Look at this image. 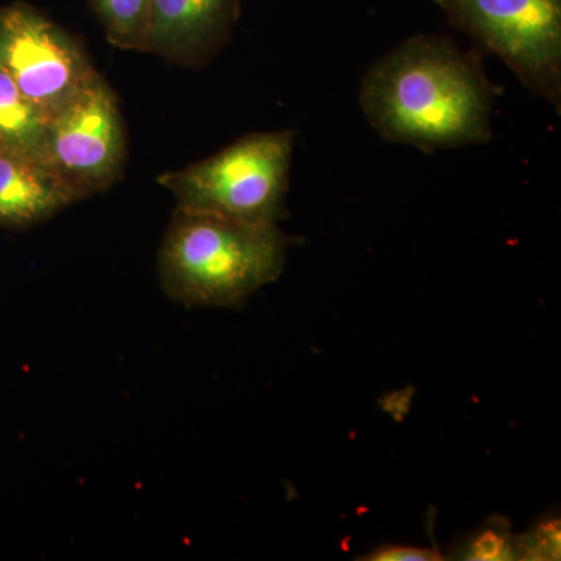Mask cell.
Returning a JSON list of instances; mask_svg holds the SVG:
<instances>
[{
	"mask_svg": "<svg viewBox=\"0 0 561 561\" xmlns=\"http://www.w3.org/2000/svg\"><path fill=\"white\" fill-rule=\"evenodd\" d=\"M496 95L481 51L416 35L367 70L359 102L383 139L434 151L490 142Z\"/></svg>",
	"mask_w": 561,
	"mask_h": 561,
	"instance_id": "obj_1",
	"label": "cell"
},
{
	"mask_svg": "<svg viewBox=\"0 0 561 561\" xmlns=\"http://www.w3.org/2000/svg\"><path fill=\"white\" fill-rule=\"evenodd\" d=\"M294 239L278 224L175 209L160 251L164 294L184 308H234L279 278Z\"/></svg>",
	"mask_w": 561,
	"mask_h": 561,
	"instance_id": "obj_2",
	"label": "cell"
},
{
	"mask_svg": "<svg viewBox=\"0 0 561 561\" xmlns=\"http://www.w3.org/2000/svg\"><path fill=\"white\" fill-rule=\"evenodd\" d=\"M294 147L291 130L249 133L157 181L175 197L179 209L245 224H279L287 216Z\"/></svg>",
	"mask_w": 561,
	"mask_h": 561,
	"instance_id": "obj_3",
	"label": "cell"
},
{
	"mask_svg": "<svg viewBox=\"0 0 561 561\" xmlns=\"http://www.w3.org/2000/svg\"><path fill=\"white\" fill-rule=\"evenodd\" d=\"M481 54L561 113V0H435Z\"/></svg>",
	"mask_w": 561,
	"mask_h": 561,
	"instance_id": "obj_4",
	"label": "cell"
},
{
	"mask_svg": "<svg viewBox=\"0 0 561 561\" xmlns=\"http://www.w3.org/2000/svg\"><path fill=\"white\" fill-rule=\"evenodd\" d=\"M36 160L80 201L108 191L122 179L127 135L116 92L102 73L51 114Z\"/></svg>",
	"mask_w": 561,
	"mask_h": 561,
	"instance_id": "obj_5",
	"label": "cell"
},
{
	"mask_svg": "<svg viewBox=\"0 0 561 561\" xmlns=\"http://www.w3.org/2000/svg\"><path fill=\"white\" fill-rule=\"evenodd\" d=\"M0 70L49 117L101 73L76 36L25 2L0 9Z\"/></svg>",
	"mask_w": 561,
	"mask_h": 561,
	"instance_id": "obj_6",
	"label": "cell"
},
{
	"mask_svg": "<svg viewBox=\"0 0 561 561\" xmlns=\"http://www.w3.org/2000/svg\"><path fill=\"white\" fill-rule=\"evenodd\" d=\"M236 18L238 0H151L144 54L203 68L227 44Z\"/></svg>",
	"mask_w": 561,
	"mask_h": 561,
	"instance_id": "obj_7",
	"label": "cell"
},
{
	"mask_svg": "<svg viewBox=\"0 0 561 561\" xmlns=\"http://www.w3.org/2000/svg\"><path fill=\"white\" fill-rule=\"evenodd\" d=\"M79 202L72 187L36 158L0 149V228H32Z\"/></svg>",
	"mask_w": 561,
	"mask_h": 561,
	"instance_id": "obj_8",
	"label": "cell"
},
{
	"mask_svg": "<svg viewBox=\"0 0 561 561\" xmlns=\"http://www.w3.org/2000/svg\"><path fill=\"white\" fill-rule=\"evenodd\" d=\"M49 116L0 70V149L36 158Z\"/></svg>",
	"mask_w": 561,
	"mask_h": 561,
	"instance_id": "obj_9",
	"label": "cell"
},
{
	"mask_svg": "<svg viewBox=\"0 0 561 561\" xmlns=\"http://www.w3.org/2000/svg\"><path fill=\"white\" fill-rule=\"evenodd\" d=\"M90 5L110 44L144 54L151 0H90Z\"/></svg>",
	"mask_w": 561,
	"mask_h": 561,
	"instance_id": "obj_10",
	"label": "cell"
},
{
	"mask_svg": "<svg viewBox=\"0 0 561 561\" xmlns=\"http://www.w3.org/2000/svg\"><path fill=\"white\" fill-rule=\"evenodd\" d=\"M459 553L463 560H516L519 559L518 538L513 537L504 519H493L470 535Z\"/></svg>",
	"mask_w": 561,
	"mask_h": 561,
	"instance_id": "obj_11",
	"label": "cell"
},
{
	"mask_svg": "<svg viewBox=\"0 0 561 561\" xmlns=\"http://www.w3.org/2000/svg\"><path fill=\"white\" fill-rule=\"evenodd\" d=\"M519 559H559L560 529L559 523H545L537 530L530 531L524 538H518Z\"/></svg>",
	"mask_w": 561,
	"mask_h": 561,
	"instance_id": "obj_12",
	"label": "cell"
},
{
	"mask_svg": "<svg viewBox=\"0 0 561 561\" xmlns=\"http://www.w3.org/2000/svg\"><path fill=\"white\" fill-rule=\"evenodd\" d=\"M442 553L434 549L412 548V546H379L365 560L370 561H437L442 560Z\"/></svg>",
	"mask_w": 561,
	"mask_h": 561,
	"instance_id": "obj_13",
	"label": "cell"
}]
</instances>
